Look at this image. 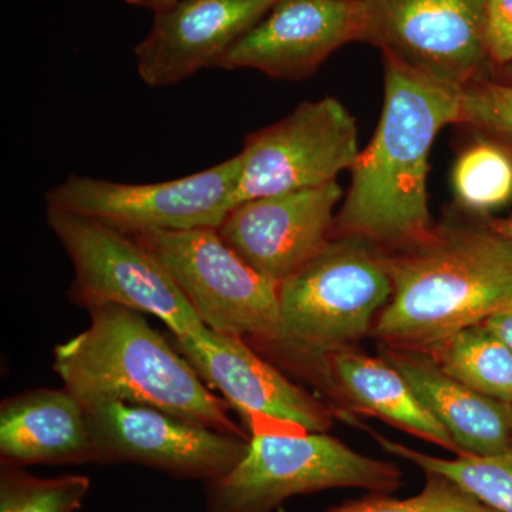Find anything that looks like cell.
<instances>
[{"label":"cell","instance_id":"obj_1","mask_svg":"<svg viewBox=\"0 0 512 512\" xmlns=\"http://www.w3.org/2000/svg\"><path fill=\"white\" fill-rule=\"evenodd\" d=\"M382 116L352 168L332 238H353L384 252L426 241L431 220L427 175L437 134L460 123L461 87L441 82L383 53Z\"/></svg>","mask_w":512,"mask_h":512},{"label":"cell","instance_id":"obj_2","mask_svg":"<svg viewBox=\"0 0 512 512\" xmlns=\"http://www.w3.org/2000/svg\"><path fill=\"white\" fill-rule=\"evenodd\" d=\"M392 296L373 335L389 348L429 353L460 330L512 306V238L484 228H439L386 254Z\"/></svg>","mask_w":512,"mask_h":512},{"label":"cell","instance_id":"obj_3","mask_svg":"<svg viewBox=\"0 0 512 512\" xmlns=\"http://www.w3.org/2000/svg\"><path fill=\"white\" fill-rule=\"evenodd\" d=\"M89 312V328L53 352V369L84 409L106 403L153 407L248 439L228 416L229 404L208 389L143 313L120 305Z\"/></svg>","mask_w":512,"mask_h":512},{"label":"cell","instance_id":"obj_4","mask_svg":"<svg viewBox=\"0 0 512 512\" xmlns=\"http://www.w3.org/2000/svg\"><path fill=\"white\" fill-rule=\"evenodd\" d=\"M392 291L384 252L360 239L332 238L278 285V338L264 350L319 384L328 357L372 332Z\"/></svg>","mask_w":512,"mask_h":512},{"label":"cell","instance_id":"obj_5","mask_svg":"<svg viewBox=\"0 0 512 512\" xmlns=\"http://www.w3.org/2000/svg\"><path fill=\"white\" fill-rule=\"evenodd\" d=\"M46 221L74 268L70 298L92 311L120 305L163 320L174 338L204 348L217 345L214 330L202 323L164 266L147 249L94 218L46 207Z\"/></svg>","mask_w":512,"mask_h":512},{"label":"cell","instance_id":"obj_6","mask_svg":"<svg viewBox=\"0 0 512 512\" xmlns=\"http://www.w3.org/2000/svg\"><path fill=\"white\" fill-rule=\"evenodd\" d=\"M402 471L356 453L326 433L252 436L244 458L207 485V512H272L295 495L332 488L393 494Z\"/></svg>","mask_w":512,"mask_h":512},{"label":"cell","instance_id":"obj_7","mask_svg":"<svg viewBox=\"0 0 512 512\" xmlns=\"http://www.w3.org/2000/svg\"><path fill=\"white\" fill-rule=\"evenodd\" d=\"M130 237L164 266L207 328L262 349L278 338V284L229 248L218 229Z\"/></svg>","mask_w":512,"mask_h":512},{"label":"cell","instance_id":"obj_8","mask_svg":"<svg viewBox=\"0 0 512 512\" xmlns=\"http://www.w3.org/2000/svg\"><path fill=\"white\" fill-rule=\"evenodd\" d=\"M241 156L175 180L126 184L72 174L46 194V207L94 218L127 235L220 228L237 205Z\"/></svg>","mask_w":512,"mask_h":512},{"label":"cell","instance_id":"obj_9","mask_svg":"<svg viewBox=\"0 0 512 512\" xmlns=\"http://www.w3.org/2000/svg\"><path fill=\"white\" fill-rule=\"evenodd\" d=\"M359 154L356 121L339 100L303 101L245 138L237 204L332 183Z\"/></svg>","mask_w":512,"mask_h":512},{"label":"cell","instance_id":"obj_10","mask_svg":"<svg viewBox=\"0 0 512 512\" xmlns=\"http://www.w3.org/2000/svg\"><path fill=\"white\" fill-rule=\"evenodd\" d=\"M97 463H136L210 484L247 454L249 440L153 407L106 403L86 409Z\"/></svg>","mask_w":512,"mask_h":512},{"label":"cell","instance_id":"obj_11","mask_svg":"<svg viewBox=\"0 0 512 512\" xmlns=\"http://www.w3.org/2000/svg\"><path fill=\"white\" fill-rule=\"evenodd\" d=\"M366 37L414 69L454 86L483 77L485 0H365Z\"/></svg>","mask_w":512,"mask_h":512},{"label":"cell","instance_id":"obj_12","mask_svg":"<svg viewBox=\"0 0 512 512\" xmlns=\"http://www.w3.org/2000/svg\"><path fill=\"white\" fill-rule=\"evenodd\" d=\"M215 338L214 348L180 338H174V346L202 382L220 390L252 436L326 433L332 427L326 404L262 359L247 340L221 333Z\"/></svg>","mask_w":512,"mask_h":512},{"label":"cell","instance_id":"obj_13","mask_svg":"<svg viewBox=\"0 0 512 512\" xmlns=\"http://www.w3.org/2000/svg\"><path fill=\"white\" fill-rule=\"evenodd\" d=\"M338 181L242 201L218 232L249 266L282 284L319 255L332 239Z\"/></svg>","mask_w":512,"mask_h":512},{"label":"cell","instance_id":"obj_14","mask_svg":"<svg viewBox=\"0 0 512 512\" xmlns=\"http://www.w3.org/2000/svg\"><path fill=\"white\" fill-rule=\"evenodd\" d=\"M365 0H281L218 63L282 80L311 76L339 47L366 37Z\"/></svg>","mask_w":512,"mask_h":512},{"label":"cell","instance_id":"obj_15","mask_svg":"<svg viewBox=\"0 0 512 512\" xmlns=\"http://www.w3.org/2000/svg\"><path fill=\"white\" fill-rule=\"evenodd\" d=\"M281 0H180L154 12L147 36L134 47L148 87L175 86L218 67L229 49Z\"/></svg>","mask_w":512,"mask_h":512},{"label":"cell","instance_id":"obj_16","mask_svg":"<svg viewBox=\"0 0 512 512\" xmlns=\"http://www.w3.org/2000/svg\"><path fill=\"white\" fill-rule=\"evenodd\" d=\"M3 464H67L96 461L87 412L66 387L28 390L0 406Z\"/></svg>","mask_w":512,"mask_h":512},{"label":"cell","instance_id":"obj_17","mask_svg":"<svg viewBox=\"0 0 512 512\" xmlns=\"http://www.w3.org/2000/svg\"><path fill=\"white\" fill-rule=\"evenodd\" d=\"M382 353L451 434L461 456H494L512 446V404L457 382L426 353L389 346Z\"/></svg>","mask_w":512,"mask_h":512},{"label":"cell","instance_id":"obj_18","mask_svg":"<svg viewBox=\"0 0 512 512\" xmlns=\"http://www.w3.org/2000/svg\"><path fill=\"white\" fill-rule=\"evenodd\" d=\"M319 386L355 412L379 417L413 436L461 456L460 448L412 386L386 359L353 349L328 357Z\"/></svg>","mask_w":512,"mask_h":512},{"label":"cell","instance_id":"obj_19","mask_svg":"<svg viewBox=\"0 0 512 512\" xmlns=\"http://www.w3.org/2000/svg\"><path fill=\"white\" fill-rule=\"evenodd\" d=\"M426 355L474 392L512 404V352L483 323L454 333Z\"/></svg>","mask_w":512,"mask_h":512},{"label":"cell","instance_id":"obj_20","mask_svg":"<svg viewBox=\"0 0 512 512\" xmlns=\"http://www.w3.org/2000/svg\"><path fill=\"white\" fill-rule=\"evenodd\" d=\"M384 451L410 461L424 473L439 474L464 488L481 503L500 512H512V446L494 456H457L446 460L427 456L372 431Z\"/></svg>","mask_w":512,"mask_h":512},{"label":"cell","instance_id":"obj_21","mask_svg":"<svg viewBox=\"0 0 512 512\" xmlns=\"http://www.w3.org/2000/svg\"><path fill=\"white\" fill-rule=\"evenodd\" d=\"M458 202L471 211L488 212L512 198V157L500 144L478 141L458 157L453 170Z\"/></svg>","mask_w":512,"mask_h":512},{"label":"cell","instance_id":"obj_22","mask_svg":"<svg viewBox=\"0 0 512 512\" xmlns=\"http://www.w3.org/2000/svg\"><path fill=\"white\" fill-rule=\"evenodd\" d=\"M86 476H32L23 467L3 464L0 471V512H74L89 493Z\"/></svg>","mask_w":512,"mask_h":512},{"label":"cell","instance_id":"obj_23","mask_svg":"<svg viewBox=\"0 0 512 512\" xmlns=\"http://www.w3.org/2000/svg\"><path fill=\"white\" fill-rule=\"evenodd\" d=\"M325 512H500L439 474L426 473V485L414 497L372 494Z\"/></svg>","mask_w":512,"mask_h":512},{"label":"cell","instance_id":"obj_24","mask_svg":"<svg viewBox=\"0 0 512 512\" xmlns=\"http://www.w3.org/2000/svg\"><path fill=\"white\" fill-rule=\"evenodd\" d=\"M460 123L490 134L512 151V84L480 77L464 86Z\"/></svg>","mask_w":512,"mask_h":512},{"label":"cell","instance_id":"obj_25","mask_svg":"<svg viewBox=\"0 0 512 512\" xmlns=\"http://www.w3.org/2000/svg\"><path fill=\"white\" fill-rule=\"evenodd\" d=\"M485 46L497 66L512 63V0H485Z\"/></svg>","mask_w":512,"mask_h":512},{"label":"cell","instance_id":"obj_26","mask_svg":"<svg viewBox=\"0 0 512 512\" xmlns=\"http://www.w3.org/2000/svg\"><path fill=\"white\" fill-rule=\"evenodd\" d=\"M485 328L494 333L512 352V306L491 315L483 322Z\"/></svg>","mask_w":512,"mask_h":512},{"label":"cell","instance_id":"obj_27","mask_svg":"<svg viewBox=\"0 0 512 512\" xmlns=\"http://www.w3.org/2000/svg\"><path fill=\"white\" fill-rule=\"evenodd\" d=\"M127 5L136 6V8H143L158 12V10L168 8V6L174 5V3L180 2V0H124Z\"/></svg>","mask_w":512,"mask_h":512},{"label":"cell","instance_id":"obj_28","mask_svg":"<svg viewBox=\"0 0 512 512\" xmlns=\"http://www.w3.org/2000/svg\"><path fill=\"white\" fill-rule=\"evenodd\" d=\"M488 225H490L495 232H498V234L504 235V237L507 238H512V217L505 218V220L493 221Z\"/></svg>","mask_w":512,"mask_h":512},{"label":"cell","instance_id":"obj_29","mask_svg":"<svg viewBox=\"0 0 512 512\" xmlns=\"http://www.w3.org/2000/svg\"><path fill=\"white\" fill-rule=\"evenodd\" d=\"M504 76L507 79L505 83L512 84V63L504 67Z\"/></svg>","mask_w":512,"mask_h":512}]
</instances>
